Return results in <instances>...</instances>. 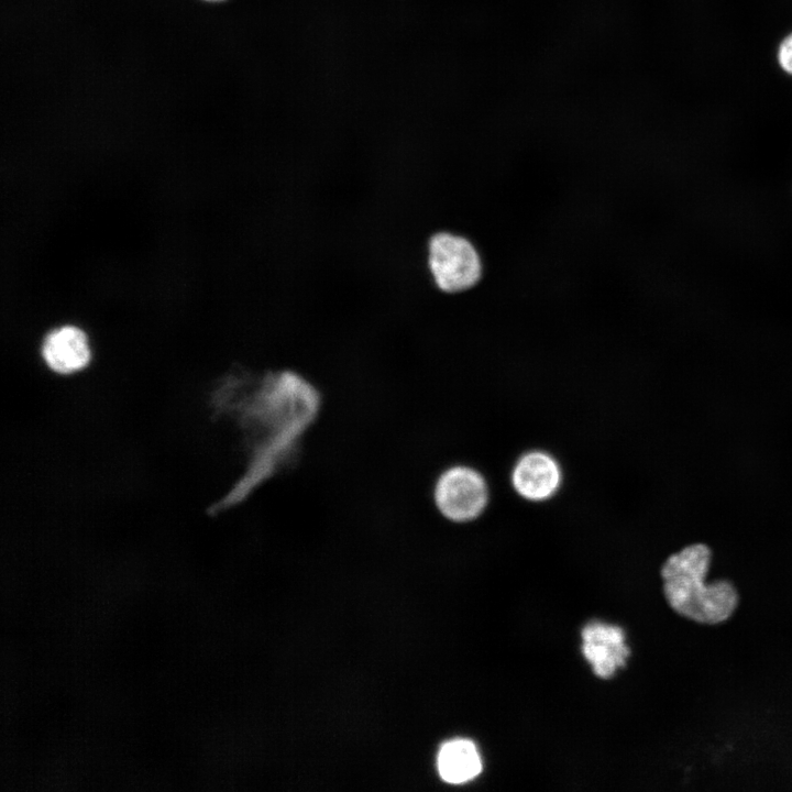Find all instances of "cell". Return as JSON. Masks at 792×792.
<instances>
[{
	"mask_svg": "<svg viewBox=\"0 0 792 792\" xmlns=\"http://www.w3.org/2000/svg\"><path fill=\"white\" fill-rule=\"evenodd\" d=\"M212 406L239 422L250 448L245 472L210 509L218 513L241 503L294 462L302 437L320 411L321 395L293 370L262 376L234 373L221 380L212 394Z\"/></svg>",
	"mask_w": 792,
	"mask_h": 792,
	"instance_id": "6da1fadb",
	"label": "cell"
},
{
	"mask_svg": "<svg viewBox=\"0 0 792 792\" xmlns=\"http://www.w3.org/2000/svg\"><path fill=\"white\" fill-rule=\"evenodd\" d=\"M712 551L702 542L671 554L661 568L663 590L670 606L680 615L705 624L727 619L737 605V593L728 581L705 582Z\"/></svg>",
	"mask_w": 792,
	"mask_h": 792,
	"instance_id": "7a4b0ae2",
	"label": "cell"
},
{
	"mask_svg": "<svg viewBox=\"0 0 792 792\" xmlns=\"http://www.w3.org/2000/svg\"><path fill=\"white\" fill-rule=\"evenodd\" d=\"M424 266L431 286L449 297L472 293L486 274L485 257L476 241L449 228L437 229L427 238Z\"/></svg>",
	"mask_w": 792,
	"mask_h": 792,
	"instance_id": "3957f363",
	"label": "cell"
},
{
	"mask_svg": "<svg viewBox=\"0 0 792 792\" xmlns=\"http://www.w3.org/2000/svg\"><path fill=\"white\" fill-rule=\"evenodd\" d=\"M432 498L442 517L453 522H468L476 519L486 508L488 487L477 470L457 464L438 475Z\"/></svg>",
	"mask_w": 792,
	"mask_h": 792,
	"instance_id": "277c9868",
	"label": "cell"
},
{
	"mask_svg": "<svg viewBox=\"0 0 792 792\" xmlns=\"http://www.w3.org/2000/svg\"><path fill=\"white\" fill-rule=\"evenodd\" d=\"M510 482L515 492L529 502H544L559 491L562 470L557 459L543 450H530L513 466Z\"/></svg>",
	"mask_w": 792,
	"mask_h": 792,
	"instance_id": "5b68a950",
	"label": "cell"
},
{
	"mask_svg": "<svg viewBox=\"0 0 792 792\" xmlns=\"http://www.w3.org/2000/svg\"><path fill=\"white\" fill-rule=\"evenodd\" d=\"M582 639L583 654L597 676L609 679L617 668L626 664L629 649L618 626L590 623L582 630Z\"/></svg>",
	"mask_w": 792,
	"mask_h": 792,
	"instance_id": "8992f818",
	"label": "cell"
},
{
	"mask_svg": "<svg viewBox=\"0 0 792 792\" xmlns=\"http://www.w3.org/2000/svg\"><path fill=\"white\" fill-rule=\"evenodd\" d=\"M42 354L48 367L59 374L77 372L90 360L87 337L74 326L51 331L44 339Z\"/></svg>",
	"mask_w": 792,
	"mask_h": 792,
	"instance_id": "52a82bcc",
	"label": "cell"
},
{
	"mask_svg": "<svg viewBox=\"0 0 792 792\" xmlns=\"http://www.w3.org/2000/svg\"><path fill=\"white\" fill-rule=\"evenodd\" d=\"M442 780L459 784L475 778L482 762L475 745L469 739H453L443 744L437 759Z\"/></svg>",
	"mask_w": 792,
	"mask_h": 792,
	"instance_id": "ba28073f",
	"label": "cell"
},
{
	"mask_svg": "<svg viewBox=\"0 0 792 792\" xmlns=\"http://www.w3.org/2000/svg\"><path fill=\"white\" fill-rule=\"evenodd\" d=\"M778 61L782 69L792 75V33L780 44Z\"/></svg>",
	"mask_w": 792,
	"mask_h": 792,
	"instance_id": "9c48e42d",
	"label": "cell"
},
{
	"mask_svg": "<svg viewBox=\"0 0 792 792\" xmlns=\"http://www.w3.org/2000/svg\"><path fill=\"white\" fill-rule=\"evenodd\" d=\"M206 1L220 2V1H224V0H206Z\"/></svg>",
	"mask_w": 792,
	"mask_h": 792,
	"instance_id": "30bf717a",
	"label": "cell"
}]
</instances>
